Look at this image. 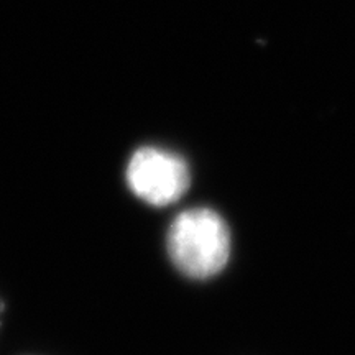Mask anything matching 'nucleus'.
Here are the masks:
<instances>
[{"label":"nucleus","instance_id":"1","mask_svg":"<svg viewBox=\"0 0 355 355\" xmlns=\"http://www.w3.org/2000/svg\"><path fill=\"white\" fill-rule=\"evenodd\" d=\"M168 250L181 273L198 279L214 277L230 255L227 224L211 209L186 211L173 220Z\"/></svg>","mask_w":355,"mask_h":355},{"label":"nucleus","instance_id":"2","mask_svg":"<svg viewBox=\"0 0 355 355\" xmlns=\"http://www.w3.org/2000/svg\"><path fill=\"white\" fill-rule=\"evenodd\" d=\"M127 183L145 202L168 206L188 191L189 170L178 155L145 146L128 162Z\"/></svg>","mask_w":355,"mask_h":355},{"label":"nucleus","instance_id":"3","mask_svg":"<svg viewBox=\"0 0 355 355\" xmlns=\"http://www.w3.org/2000/svg\"><path fill=\"white\" fill-rule=\"evenodd\" d=\"M3 311H6V301L0 298V314H3Z\"/></svg>","mask_w":355,"mask_h":355}]
</instances>
